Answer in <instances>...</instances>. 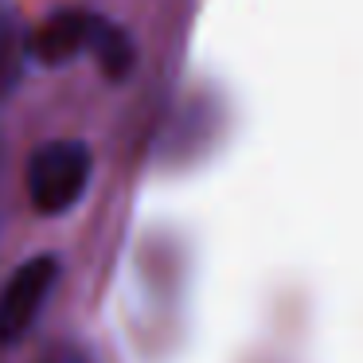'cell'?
<instances>
[{
  "mask_svg": "<svg viewBox=\"0 0 363 363\" xmlns=\"http://www.w3.org/2000/svg\"><path fill=\"white\" fill-rule=\"evenodd\" d=\"M98 28H102V16H94V12L59 9L28 32V59H35L40 67H67L79 55L94 51Z\"/></svg>",
  "mask_w": 363,
  "mask_h": 363,
  "instance_id": "cell-3",
  "label": "cell"
},
{
  "mask_svg": "<svg viewBox=\"0 0 363 363\" xmlns=\"http://www.w3.org/2000/svg\"><path fill=\"white\" fill-rule=\"evenodd\" d=\"M28 63V32L20 28L16 9L0 0V98L20 82V71Z\"/></svg>",
  "mask_w": 363,
  "mask_h": 363,
  "instance_id": "cell-4",
  "label": "cell"
},
{
  "mask_svg": "<svg viewBox=\"0 0 363 363\" xmlns=\"http://www.w3.org/2000/svg\"><path fill=\"white\" fill-rule=\"evenodd\" d=\"M59 285V258L55 254H35V258L20 262L9 274V281L0 285V344L16 347L28 340L35 320L43 316L51 293Z\"/></svg>",
  "mask_w": 363,
  "mask_h": 363,
  "instance_id": "cell-2",
  "label": "cell"
},
{
  "mask_svg": "<svg viewBox=\"0 0 363 363\" xmlns=\"http://www.w3.org/2000/svg\"><path fill=\"white\" fill-rule=\"evenodd\" d=\"M90 176H94L90 149L74 137H59L40 145L28 160V199L40 215H63L86 196Z\"/></svg>",
  "mask_w": 363,
  "mask_h": 363,
  "instance_id": "cell-1",
  "label": "cell"
},
{
  "mask_svg": "<svg viewBox=\"0 0 363 363\" xmlns=\"http://www.w3.org/2000/svg\"><path fill=\"white\" fill-rule=\"evenodd\" d=\"M43 363H94V359H90V355L82 352V347L59 344V347H51V352H48V359H43Z\"/></svg>",
  "mask_w": 363,
  "mask_h": 363,
  "instance_id": "cell-6",
  "label": "cell"
},
{
  "mask_svg": "<svg viewBox=\"0 0 363 363\" xmlns=\"http://www.w3.org/2000/svg\"><path fill=\"white\" fill-rule=\"evenodd\" d=\"M90 55L98 59V67H102L113 82H121V79H129V71H133L137 51H133V40H129L121 28H113V24H106V20H102L98 40H94V51H90Z\"/></svg>",
  "mask_w": 363,
  "mask_h": 363,
  "instance_id": "cell-5",
  "label": "cell"
}]
</instances>
